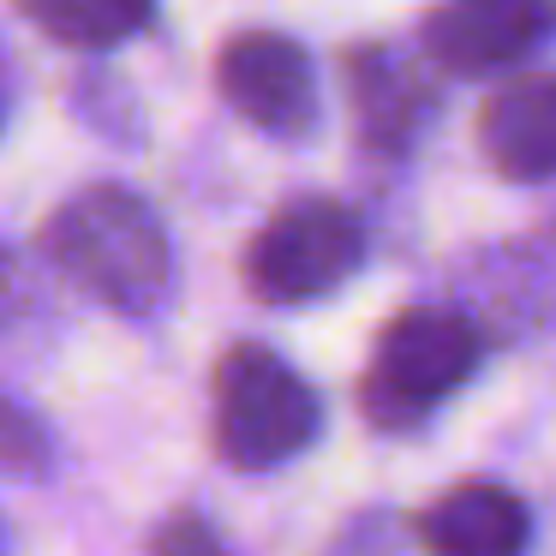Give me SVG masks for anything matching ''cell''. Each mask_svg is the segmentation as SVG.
<instances>
[{
    "mask_svg": "<svg viewBox=\"0 0 556 556\" xmlns=\"http://www.w3.org/2000/svg\"><path fill=\"white\" fill-rule=\"evenodd\" d=\"M479 144L508 180H556V73L496 90L479 114Z\"/></svg>",
    "mask_w": 556,
    "mask_h": 556,
    "instance_id": "9",
    "label": "cell"
},
{
    "mask_svg": "<svg viewBox=\"0 0 556 556\" xmlns=\"http://www.w3.org/2000/svg\"><path fill=\"white\" fill-rule=\"evenodd\" d=\"M156 556H228V544L204 515H174L156 532Z\"/></svg>",
    "mask_w": 556,
    "mask_h": 556,
    "instance_id": "12",
    "label": "cell"
},
{
    "mask_svg": "<svg viewBox=\"0 0 556 556\" xmlns=\"http://www.w3.org/2000/svg\"><path fill=\"white\" fill-rule=\"evenodd\" d=\"M348 85H353V121L371 150H407L437 114L431 78L389 42H365L348 54Z\"/></svg>",
    "mask_w": 556,
    "mask_h": 556,
    "instance_id": "7",
    "label": "cell"
},
{
    "mask_svg": "<svg viewBox=\"0 0 556 556\" xmlns=\"http://www.w3.org/2000/svg\"><path fill=\"white\" fill-rule=\"evenodd\" d=\"M216 85L233 102V114L252 121L257 132L300 138L317 121L312 54L288 30H240V37H228V49L216 61Z\"/></svg>",
    "mask_w": 556,
    "mask_h": 556,
    "instance_id": "5",
    "label": "cell"
},
{
    "mask_svg": "<svg viewBox=\"0 0 556 556\" xmlns=\"http://www.w3.org/2000/svg\"><path fill=\"white\" fill-rule=\"evenodd\" d=\"M0 551H7V539H0Z\"/></svg>",
    "mask_w": 556,
    "mask_h": 556,
    "instance_id": "13",
    "label": "cell"
},
{
    "mask_svg": "<svg viewBox=\"0 0 556 556\" xmlns=\"http://www.w3.org/2000/svg\"><path fill=\"white\" fill-rule=\"evenodd\" d=\"M49 257L90 293L126 317H150L168 300L174 245L162 216L126 186H85L42 228Z\"/></svg>",
    "mask_w": 556,
    "mask_h": 556,
    "instance_id": "1",
    "label": "cell"
},
{
    "mask_svg": "<svg viewBox=\"0 0 556 556\" xmlns=\"http://www.w3.org/2000/svg\"><path fill=\"white\" fill-rule=\"evenodd\" d=\"M359 257H365V233L348 204H336V198H293L252 240L245 276H252L257 300L305 305V300L336 293L359 269Z\"/></svg>",
    "mask_w": 556,
    "mask_h": 556,
    "instance_id": "4",
    "label": "cell"
},
{
    "mask_svg": "<svg viewBox=\"0 0 556 556\" xmlns=\"http://www.w3.org/2000/svg\"><path fill=\"white\" fill-rule=\"evenodd\" d=\"M25 18L42 37L73 42V49H114L150 25V7H132V0H30Z\"/></svg>",
    "mask_w": 556,
    "mask_h": 556,
    "instance_id": "10",
    "label": "cell"
},
{
    "mask_svg": "<svg viewBox=\"0 0 556 556\" xmlns=\"http://www.w3.org/2000/svg\"><path fill=\"white\" fill-rule=\"evenodd\" d=\"M484 336L472 317L448 312V305H413V312L389 317L383 336L365 365V419L377 431H413L425 425L472 371H479Z\"/></svg>",
    "mask_w": 556,
    "mask_h": 556,
    "instance_id": "2",
    "label": "cell"
},
{
    "mask_svg": "<svg viewBox=\"0 0 556 556\" xmlns=\"http://www.w3.org/2000/svg\"><path fill=\"white\" fill-rule=\"evenodd\" d=\"M544 37H551V13L527 7V0H460V7L425 13V25H419L425 54L443 73H460V78L520 66Z\"/></svg>",
    "mask_w": 556,
    "mask_h": 556,
    "instance_id": "6",
    "label": "cell"
},
{
    "mask_svg": "<svg viewBox=\"0 0 556 556\" xmlns=\"http://www.w3.org/2000/svg\"><path fill=\"white\" fill-rule=\"evenodd\" d=\"M49 467V431L30 407L0 395V472L7 479H37Z\"/></svg>",
    "mask_w": 556,
    "mask_h": 556,
    "instance_id": "11",
    "label": "cell"
},
{
    "mask_svg": "<svg viewBox=\"0 0 556 556\" xmlns=\"http://www.w3.org/2000/svg\"><path fill=\"white\" fill-rule=\"evenodd\" d=\"M419 539L431 556H527L532 515L508 484L467 479L425 508Z\"/></svg>",
    "mask_w": 556,
    "mask_h": 556,
    "instance_id": "8",
    "label": "cell"
},
{
    "mask_svg": "<svg viewBox=\"0 0 556 556\" xmlns=\"http://www.w3.org/2000/svg\"><path fill=\"white\" fill-rule=\"evenodd\" d=\"M324 401L281 353L240 341L216 365V443L233 467L269 472L317 443Z\"/></svg>",
    "mask_w": 556,
    "mask_h": 556,
    "instance_id": "3",
    "label": "cell"
}]
</instances>
